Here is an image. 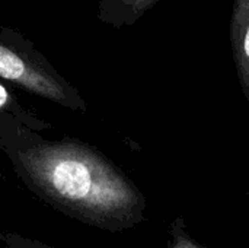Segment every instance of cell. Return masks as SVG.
<instances>
[{"label":"cell","mask_w":249,"mask_h":248,"mask_svg":"<svg viewBox=\"0 0 249 248\" xmlns=\"http://www.w3.org/2000/svg\"><path fill=\"white\" fill-rule=\"evenodd\" d=\"M0 149L20 181L54 210L89 227L121 232L144 221L146 199L96 148L47 139L19 123L0 124Z\"/></svg>","instance_id":"1"},{"label":"cell","mask_w":249,"mask_h":248,"mask_svg":"<svg viewBox=\"0 0 249 248\" xmlns=\"http://www.w3.org/2000/svg\"><path fill=\"white\" fill-rule=\"evenodd\" d=\"M0 80L76 113L86 111L80 92L19 31L0 23Z\"/></svg>","instance_id":"2"},{"label":"cell","mask_w":249,"mask_h":248,"mask_svg":"<svg viewBox=\"0 0 249 248\" xmlns=\"http://www.w3.org/2000/svg\"><path fill=\"white\" fill-rule=\"evenodd\" d=\"M0 243L4 248H60L48 246L45 243L20 235L13 231H0Z\"/></svg>","instance_id":"5"},{"label":"cell","mask_w":249,"mask_h":248,"mask_svg":"<svg viewBox=\"0 0 249 248\" xmlns=\"http://www.w3.org/2000/svg\"><path fill=\"white\" fill-rule=\"evenodd\" d=\"M177 232L172 234V243L169 248H204L187 237V234L182 231V225H177Z\"/></svg>","instance_id":"6"},{"label":"cell","mask_w":249,"mask_h":248,"mask_svg":"<svg viewBox=\"0 0 249 248\" xmlns=\"http://www.w3.org/2000/svg\"><path fill=\"white\" fill-rule=\"evenodd\" d=\"M149 0H99L98 16L102 22L114 26L131 22L136 18L137 9L144 7Z\"/></svg>","instance_id":"4"},{"label":"cell","mask_w":249,"mask_h":248,"mask_svg":"<svg viewBox=\"0 0 249 248\" xmlns=\"http://www.w3.org/2000/svg\"><path fill=\"white\" fill-rule=\"evenodd\" d=\"M12 121L19 123L38 133L53 129L51 123L39 117L36 113L25 108L16 98L13 91L0 80V124Z\"/></svg>","instance_id":"3"}]
</instances>
